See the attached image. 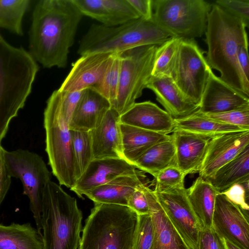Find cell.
<instances>
[{"label":"cell","mask_w":249,"mask_h":249,"mask_svg":"<svg viewBox=\"0 0 249 249\" xmlns=\"http://www.w3.org/2000/svg\"><path fill=\"white\" fill-rule=\"evenodd\" d=\"M83 16L107 27H113L140 18L127 0H72Z\"/></svg>","instance_id":"cell-18"},{"label":"cell","mask_w":249,"mask_h":249,"mask_svg":"<svg viewBox=\"0 0 249 249\" xmlns=\"http://www.w3.org/2000/svg\"><path fill=\"white\" fill-rule=\"evenodd\" d=\"M248 213L217 194L212 219V227L221 238L241 249H249Z\"/></svg>","instance_id":"cell-13"},{"label":"cell","mask_w":249,"mask_h":249,"mask_svg":"<svg viewBox=\"0 0 249 249\" xmlns=\"http://www.w3.org/2000/svg\"><path fill=\"white\" fill-rule=\"evenodd\" d=\"M120 116L111 107L101 124L90 131L93 160L124 159Z\"/></svg>","instance_id":"cell-19"},{"label":"cell","mask_w":249,"mask_h":249,"mask_svg":"<svg viewBox=\"0 0 249 249\" xmlns=\"http://www.w3.org/2000/svg\"><path fill=\"white\" fill-rule=\"evenodd\" d=\"M165 213L190 249H197L201 224L184 186L154 190Z\"/></svg>","instance_id":"cell-12"},{"label":"cell","mask_w":249,"mask_h":249,"mask_svg":"<svg viewBox=\"0 0 249 249\" xmlns=\"http://www.w3.org/2000/svg\"><path fill=\"white\" fill-rule=\"evenodd\" d=\"M4 159L11 178L20 180L23 194L29 199L37 230L42 234V200L45 187L51 180V172L40 155L28 150H5Z\"/></svg>","instance_id":"cell-10"},{"label":"cell","mask_w":249,"mask_h":249,"mask_svg":"<svg viewBox=\"0 0 249 249\" xmlns=\"http://www.w3.org/2000/svg\"><path fill=\"white\" fill-rule=\"evenodd\" d=\"M140 18L145 20L153 18L152 0H127Z\"/></svg>","instance_id":"cell-44"},{"label":"cell","mask_w":249,"mask_h":249,"mask_svg":"<svg viewBox=\"0 0 249 249\" xmlns=\"http://www.w3.org/2000/svg\"><path fill=\"white\" fill-rule=\"evenodd\" d=\"M142 184L134 191L128 199L127 206L138 215L149 213L148 201Z\"/></svg>","instance_id":"cell-42"},{"label":"cell","mask_w":249,"mask_h":249,"mask_svg":"<svg viewBox=\"0 0 249 249\" xmlns=\"http://www.w3.org/2000/svg\"><path fill=\"white\" fill-rule=\"evenodd\" d=\"M114 54L94 53L81 55L59 89L73 92L96 86L103 78Z\"/></svg>","instance_id":"cell-15"},{"label":"cell","mask_w":249,"mask_h":249,"mask_svg":"<svg viewBox=\"0 0 249 249\" xmlns=\"http://www.w3.org/2000/svg\"><path fill=\"white\" fill-rule=\"evenodd\" d=\"M31 2L30 0H0V28L22 36V19Z\"/></svg>","instance_id":"cell-33"},{"label":"cell","mask_w":249,"mask_h":249,"mask_svg":"<svg viewBox=\"0 0 249 249\" xmlns=\"http://www.w3.org/2000/svg\"><path fill=\"white\" fill-rule=\"evenodd\" d=\"M153 236V227L150 214L139 215L134 249H151Z\"/></svg>","instance_id":"cell-37"},{"label":"cell","mask_w":249,"mask_h":249,"mask_svg":"<svg viewBox=\"0 0 249 249\" xmlns=\"http://www.w3.org/2000/svg\"><path fill=\"white\" fill-rule=\"evenodd\" d=\"M149 207L154 231L151 249H190L171 223L159 203L154 190L142 186Z\"/></svg>","instance_id":"cell-23"},{"label":"cell","mask_w":249,"mask_h":249,"mask_svg":"<svg viewBox=\"0 0 249 249\" xmlns=\"http://www.w3.org/2000/svg\"><path fill=\"white\" fill-rule=\"evenodd\" d=\"M144 173L137 169L133 173L119 176L92 190L85 196L94 203L127 206L128 199L136 189L142 184L149 183Z\"/></svg>","instance_id":"cell-22"},{"label":"cell","mask_w":249,"mask_h":249,"mask_svg":"<svg viewBox=\"0 0 249 249\" xmlns=\"http://www.w3.org/2000/svg\"><path fill=\"white\" fill-rule=\"evenodd\" d=\"M212 5L204 0H152L153 19L173 37L195 39L205 33Z\"/></svg>","instance_id":"cell-8"},{"label":"cell","mask_w":249,"mask_h":249,"mask_svg":"<svg viewBox=\"0 0 249 249\" xmlns=\"http://www.w3.org/2000/svg\"><path fill=\"white\" fill-rule=\"evenodd\" d=\"M248 107L249 96L228 85L210 71L197 112L217 113Z\"/></svg>","instance_id":"cell-16"},{"label":"cell","mask_w":249,"mask_h":249,"mask_svg":"<svg viewBox=\"0 0 249 249\" xmlns=\"http://www.w3.org/2000/svg\"><path fill=\"white\" fill-rule=\"evenodd\" d=\"M138 222L127 206L94 203L78 249H134Z\"/></svg>","instance_id":"cell-5"},{"label":"cell","mask_w":249,"mask_h":249,"mask_svg":"<svg viewBox=\"0 0 249 249\" xmlns=\"http://www.w3.org/2000/svg\"><path fill=\"white\" fill-rule=\"evenodd\" d=\"M185 176L177 165L169 166L154 177L155 187L167 188L184 186Z\"/></svg>","instance_id":"cell-38"},{"label":"cell","mask_w":249,"mask_h":249,"mask_svg":"<svg viewBox=\"0 0 249 249\" xmlns=\"http://www.w3.org/2000/svg\"><path fill=\"white\" fill-rule=\"evenodd\" d=\"M135 165L122 158L94 159L70 190L78 197L116 177L135 172Z\"/></svg>","instance_id":"cell-17"},{"label":"cell","mask_w":249,"mask_h":249,"mask_svg":"<svg viewBox=\"0 0 249 249\" xmlns=\"http://www.w3.org/2000/svg\"><path fill=\"white\" fill-rule=\"evenodd\" d=\"M0 249H44L42 234L30 223L0 224Z\"/></svg>","instance_id":"cell-28"},{"label":"cell","mask_w":249,"mask_h":249,"mask_svg":"<svg viewBox=\"0 0 249 249\" xmlns=\"http://www.w3.org/2000/svg\"><path fill=\"white\" fill-rule=\"evenodd\" d=\"M197 249H225L223 241L212 228L203 229L199 232Z\"/></svg>","instance_id":"cell-41"},{"label":"cell","mask_w":249,"mask_h":249,"mask_svg":"<svg viewBox=\"0 0 249 249\" xmlns=\"http://www.w3.org/2000/svg\"><path fill=\"white\" fill-rule=\"evenodd\" d=\"M159 45L137 47L119 53L121 60L117 96L111 107L120 116L140 98L151 77Z\"/></svg>","instance_id":"cell-9"},{"label":"cell","mask_w":249,"mask_h":249,"mask_svg":"<svg viewBox=\"0 0 249 249\" xmlns=\"http://www.w3.org/2000/svg\"><path fill=\"white\" fill-rule=\"evenodd\" d=\"M247 27L242 19L213 4L205 32V58L211 69L220 72L223 81L249 97V80L237 59L239 47L248 42Z\"/></svg>","instance_id":"cell-2"},{"label":"cell","mask_w":249,"mask_h":249,"mask_svg":"<svg viewBox=\"0 0 249 249\" xmlns=\"http://www.w3.org/2000/svg\"><path fill=\"white\" fill-rule=\"evenodd\" d=\"M134 165L139 170L154 177L163 169L177 165L176 148L172 136L170 139L150 147L137 160Z\"/></svg>","instance_id":"cell-29"},{"label":"cell","mask_w":249,"mask_h":249,"mask_svg":"<svg viewBox=\"0 0 249 249\" xmlns=\"http://www.w3.org/2000/svg\"><path fill=\"white\" fill-rule=\"evenodd\" d=\"M120 122L121 124L164 134L172 133L175 129L174 119L150 101L135 103L120 116Z\"/></svg>","instance_id":"cell-20"},{"label":"cell","mask_w":249,"mask_h":249,"mask_svg":"<svg viewBox=\"0 0 249 249\" xmlns=\"http://www.w3.org/2000/svg\"><path fill=\"white\" fill-rule=\"evenodd\" d=\"M4 151L0 142V206L9 189L12 178L5 163Z\"/></svg>","instance_id":"cell-43"},{"label":"cell","mask_w":249,"mask_h":249,"mask_svg":"<svg viewBox=\"0 0 249 249\" xmlns=\"http://www.w3.org/2000/svg\"><path fill=\"white\" fill-rule=\"evenodd\" d=\"M38 69L29 52L11 45L0 34V142L24 107Z\"/></svg>","instance_id":"cell-3"},{"label":"cell","mask_w":249,"mask_h":249,"mask_svg":"<svg viewBox=\"0 0 249 249\" xmlns=\"http://www.w3.org/2000/svg\"><path fill=\"white\" fill-rule=\"evenodd\" d=\"M43 118L49 164L59 184L71 189L80 175L73 153L69 124L64 116L62 91L59 89L47 100Z\"/></svg>","instance_id":"cell-7"},{"label":"cell","mask_w":249,"mask_h":249,"mask_svg":"<svg viewBox=\"0 0 249 249\" xmlns=\"http://www.w3.org/2000/svg\"><path fill=\"white\" fill-rule=\"evenodd\" d=\"M74 159L80 176L93 160L90 131L71 130Z\"/></svg>","instance_id":"cell-35"},{"label":"cell","mask_w":249,"mask_h":249,"mask_svg":"<svg viewBox=\"0 0 249 249\" xmlns=\"http://www.w3.org/2000/svg\"><path fill=\"white\" fill-rule=\"evenodd\" d=\"M197 114L224 124L238 126L245 130H249V107L217 113Z\"/></svg>","instance_id":"cell-36"},{"label":"cell","mask_w":249,"mask_h":249,"mask_svg":"<svg viewBox=\"0 0 249 249\" xmlns=\"http://www.w3.org/2000/svg\"><path fill=\"white\" fill-rule=\"evenodd\" d=\"M171 135L177 166L186 176L198 173L212 138L177 129Z\"/></svg>","instance_id":"cell-21"},{"label":"cell","mask_w":249,"mask_h":249,"mask_svg":"<svg viewBox=\"0 0 249 249\" xmlns=\"http://www.w3.org/2000/svg\"><path fill=\"white\" fill-rule=\"evenodd\" d=\"M182 39L171 37L159 45L152 71V76L172 79L176 67Z\"/></svg>","instance_id":"cell-32"},{"label":"cell","mask_w":249,"mask_h":249,"mask_svg":"<svg viewBox=\"0 0 249 249\" xmlns=\"http://www.w3.org/2000/svg\"><path fill=\"white\" fill-rule=\"evenodd\" d=\"M174 123L175 129L211 138L230 132L246 131L238 126L221 123L196 112L187 117L174 119Z\"/></svg>","instance_id":"cell-31"},{"label":"cell","mask_w":249,"mask_h":249,"mask_svg":"<svg viewBox=\"0 0 249 249\" xmlns=\"http://www.w3.org/2000/svg\"><path fill=\"white\" fill-rule=\"evenodd\" d=\"M146 88L155 93L157 100L174 119L187 117L198 109L199 106L184 96L171 78L151 76Z\"/></svg>","instance_id":"cell-25"},{"label":"cell","mask_w":249,"mask_h":249,"mask_svg":"<svg viewBox=\"0 0 249 249\" xmlns=\"http://www.w3.org/2000/svg\"><path fill=\"white\" fill-rule=\"evenodd\" d=\"M83 15L72 0H40L34 6L29 53L44 68L67 66Z\"/></svg>","instance_id":"cell-1"},{"label":"cell","mask_w":249,"mask_h":249,"mask_svg":"<svg viewBox=\"0 0 249 249\" xmlns=\"http://www.w3.org/2000/svg\"><path fill=\"white\" fill-rule=\"evenodd\" d=\"M111 108L107 100L91 88L83 91L69 123L70 130L90 131L96 128Z\"/></svg>","instance_id":"cell-24"},{"label":"cell","mask_w":249,"mask_h":249,"mask_svg":"<svg viewBox=\"0 0 249 249\" xmlns=\"http://www.w3.org/2000/svg\"><path fill=\"white\" fill-rule=\"evenodd\" d=\"M186 190L189 201L202 229L212 228L216 197L219 193L210 181L199 176Z\"/></svg>","instance_id":"cell-27"},{"label":"cell","mask_w":249,"mask_h":249,"mask_svg":"<svg viewBox=\"0 0 249 249\" xmlns=\"http://www.w3.org/2000/svg\"><path fill=\"white\" fill-rule=\"evenodd\" d=\"M215 3L231 14L242 19L249 26V0H217Z\"/></svg>","instance_id":"cell-40"},{"label":"cell","mask_w":249,"mask_h":249,"mask_svg":"<svg viewBox=\"0 0 249 249\" xmlns=\"http://www.w3.org/2000/svg\"><path fill=\"white\" fill-rule=\"evenodd\" d=\"M249 178V145L209 179L219 193Z\"/></svg>","instance_id":"cell-30"},{"label":"cell","mask_w":249,"mask_h":249,"mask_svg":"<svg viewBox=\"0 0 249 249\" xmlns=\"http://www.w3.org/2000/svg\"><path fill=\"white\" fill-rule=\"evenodd\" d=\"M120 129L124 159L133 164L150 147L172 137L121 123Z\"/></svg>","instance_id":"cell-26"},{"label":"cell","mask_w":249,"mask_h":249,"mask_svg":"<svg viewBox=\"0 0 249 249\" xmlns=\"http://www.w3.org/2000/svg\"><path fill=\"white\" fill-rule=\"evenodd\" d=\"M83 214L76 199L50 181L42 200L41 226L44 249H78Z\"/></svg>","instance_id":"cell-4"},{"label":"cell","mask_w":249,"mask_h":249,"mask_svg":"<svg viewBox=\"0 0 249 249\" xmlns=\"http://www.w3.org/2000/svg\"><path fill=\"white\" fill-rule=\"evenodd\" d=\"M173 37L153 19L139 18L123 24L107 27L94 24L81 40L80 55L94 53H120L137 47L160 45Z\"/></svg>","instance_id":"cell-6"},{"label":"cell","mask_w":249,"mask_h":249,"mask_svg":"<svg viewBox=\"0 0 249 249\" xmlns=\"http://www.w3.org/2000/svg\"><path fill=\"white\" fill-rule=\"evenodd\" d=\"M120 64L119 53H116L102 80L99 84L91 88L107 100L111 107L114 105L117 96Z\"/></svg>","instance_id":"cell-34"},{"label":"cell","mask_w":249,"mask_h":249,"mask_svg":"<svg viewBox=\"0 0 249 249\" xmlns=\"http://www.w3.org/2000/svg\"><path fill=\"white\" fill-rule=\"evenodd\" d=\"M195 39H182L172 79L184 96L199 106L212 70Z\"/></svg>","instance_id":"cell-11"},{"label":"cell","mask_w":249,"mask_h":249,"mask_svg":"<svg viewBox=\"0 0 249 249\" xmlns=\"http://www.w3.org/2000/svg\"><path fill=\"white\" fill-rule=\"evenodd\" d=\"M225 249H241L224 238H222Z\"/></svg>","instance_id":"cell-46"},{"label":"cell","mask_w":249,"mask_h":249,"mask_svg":"<svg viewBox=\"0 0 249 249\" xmlns=\"http://www.w3.org/2000/svg\"><path fill=\"white\" fill-rule=\"evenodd\" d=\"M221 193L242 210L249 212V178L234 184Z\"/></svg>","instance_id":"cell-39"},{"label":"cell","mask_w":249,"mask_h":249,"mask_svg":"<svg viewBox=\"0 0 249 249\" xmlns=\"http://www.w3.org/2000/svg\"><path fill=\"white\" fill-rule=\"evenodd\" d=\"M237 59L239 65L246 79L249 80V57L248 42L241 45L238 50Z\"/></svg>","instance_id":"cell-45"},{"label":"cell","mask_w":249,"mask_h":249,"mask_svg":"<svg viewBox=\"0 0 249 249\" xmlns=\"http://www.w3.org/2000/svg\"><path fill=\"white\" fill-rule=\"evenodd\" d=\"M249 145V130L230 132L212 138L198 172L199 176L209 179Z\"/></svg>","instance_id":"cell-14"}]
</instances>
